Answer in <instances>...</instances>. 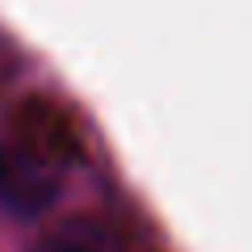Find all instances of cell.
Instances as JSON below:
<instances>
[{
	"mask_svg": "<svg viewBox=\"0 0 252 252\" xmlns=\"http://www.w3.org/2000/svg\"><path fill=\"white\" fill-rule=\"evenodd\" d=\"M59 114H21L0 139V206L9 215H42L55 202L63 164L72 156V143L59 139Z\"/></svg>",
	"mask_w": 252,
	"mask_h": 252,
	"instance_id": "cell-1",
	"label": "cell"
},
{
	"mask_svg": "<svg viewBox=\"0 0 252 252\" xmlns=\"http://www.w3.org/2000/svg\"><path fill=\"white\" fill-rule=\"evenodd\" d=\"M34 252H122V244L97 219H72V223L55 227L51 235H42Z\"/></svg>",
	"mask_w": 252,
	"mask_h": 252,
	"instance_id": "cell-2",
	"label": "cell"
}]
</instances>
